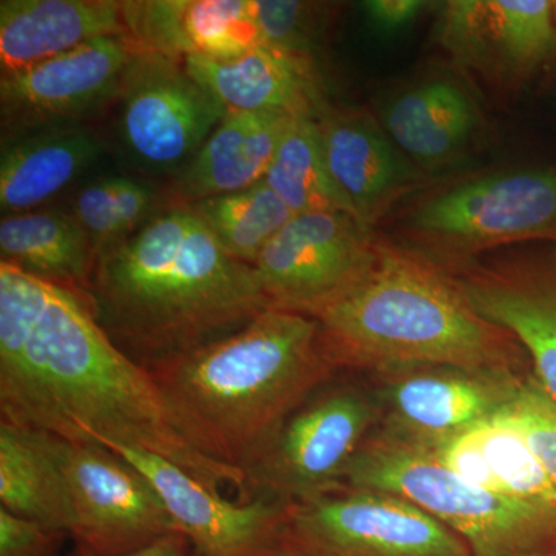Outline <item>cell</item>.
<instances>
[{
    "label": "cell",
    "mask_w": 556,
    "mask_h": 556,
    "mask_svg": "<svg viewBox=\"0 0 556 556\" xmlns=\"http://www.w3.org/2000/svg\"><path fill=\"white\" fill-rule=\"evenodd\" d=\"M182 61L228 112L318 116L328 108L311 58L260 46L230 60L190 56Z\"/></svg>",
    "instance_id": "obj_19"
},
{
    "label": "cell",
    "mask_w": 556,
    "mask_h": 556,
    "mask_svg": "<svg viewBox=\"0 0 556 556\" xmlns=\"http://www.w3.org/2000/svg\"><path fill=\"white\" fill-rule=\"evenodd\" d=\"M116 346L149 368L239 331L268 302L189 204L101 251L83 292Z\"/></svg>",
    "instance_id": "obj_2"
},
{
    "label": "cell",
    "mask_w": 556,
    "mask_h": 556,
    "mask_svg": "<svg viewBox=\"0 0 556 556\" xmlns=\"http://www.w3.org/2000/svg\"><path fill=\"white\" fill-rule=\"evenodd\" d=\"M75 218L89 236L97 255L119 243L112 177L91 182L80 190L75 201Z\"/></svg>",
    "instance_id": "obj_31"
},
{
    "label": "cell",
    "mask_w": 556,
    "mask_h": 556,
    "mask_svg": "<svg viewBox=\"0 0 556 556\" xmlns=\"http://www.w3.org/2000/svg\"><path fill=\"white\" fill-rule=\"evenodd\" d=\"M263 181L294 215L316 212L353 215L329 174L317 115L292 116Z\"/></svg>",
    "instance_id": "obj_27"
},
{
    "label": "cell",
    "mask_w": 556,
    "mask_h": 556,
    "mask_svg": "<svg viewBox=\"0 0 556 556\" xmlns=\"http://www.w3.org/2000/svg\"><path fill=\"white\" fill-rule=\"evenodd\" d=\"M378 420V407L350 388L311 399L247 470L251 500L289 504L342 484L345 468Z\"/></svg>",
    "instance_id": "obj_9"
},
{
    "label": "cell",
    "mask_w": 556,
    "mask_h": 556,
    "mask_svg": "<svg viewBox=\"0 0 556 556\" xmlns=\"http://www.w3.org/2000/svg\"><path fill=\"white\" fill-rule=\"evenodd\" d=\"M115 197L116 223L123 241L148 217L153 203V190L146 182L134 178L112 177Z\"/></svg>",
    "instance_id": "obj_33"
},
{
    "label": "cell",
    "mask_w": 556,
    "mask_h": 556,
    "mask_svg": "<svg viewBox=\"0 0 556 556\" xmlns=\"http://www.w3.org/2000/svg\"><path fill=\"white\" fill-rule=\"evenodd\" d=\"M189 206L206 223L229 255L252 266L266 244L294 217L265 181Z\"/></svg>",
    "instance_id": "obj_28"
},
{
    "label": "cell",
    "mask_w": 556,
    "mask_h": 556,
    "mask_svg": "<svg viewBox=\"0 0 556 556\" xmlns=\"http://www.w3.org/2000/svg\"><path fill=\"white\" fill-rule=\"evenodd\" d=\"M439 42L464 67L517 83L556 54L551 0H453L439 17Z\"/></svg>",
    "instance_id": "obj_14"
},
{
    "label": "cell",
    "mask_w": 556,
    "mask_h": 556,
    "mask_svg": "<svg viewBox=\"0 0 556 556\" xmlns=\"http://www.w3.org/2000/svg\"><path fill=\"white\" fill-rule=\"evenodd\" d=\"M47 438L67 485L78 548L126 556L179 533L159 492L126 459L101 445Z\"/></svg>",
    "instance_id": "obj_8"
},
{
    "label": "cell",
    "mask_w": 556,
    "mask_h": 556,
    "mask_svg": "<svg viewBox=\"0 0 556 556\" xmlns=\"http://www.w3.org/2000/svg\"><path fill=\"white\" fill-rule=\"evenodd\" d=\"M137 50L127 36H108L2 75V139L49 127L78 126L80 119L118 97Z\"/></svg>",
    "instance_id": "obj_12"
},
{
    "label": "cell",
    "mask_w": 556,
    "mask_h": 556,
    "mask_svg": "<svg viewBox=\"0 0 556 556\" xmlns=\"http://www.w3.org/2000/svg\"><path fill=\"white\" fill-rule=\"evenodd\" d=\"M412 229L428 247L459 255L519 241H556V167L464 182L417 207Z\"/></svg>",
    "instance_id": "obj_7"
},
{
    "label": "cell",
    "mask_w": 556,
    "mask_h": 556,
    "mask_svg": "<svg viewBox=\"0 0 556 556\" xmlns=\"http://www.w3.org/2000/svg\"><path fill=\"white\" fill-rule=\"evenodd\" d=\"M541 556H556V548L555 551L547 552V554L541 555Z\"/></svg>",
    "instance_id": "obj_36"
},
{
    "label": "cell",
    "mask_w": 556,
    "mask_h": 556,
    "mask_svg": "<svg viewBox=\"0 0 556 556\" xmlns=\"http://www.w3.org/2000/svg\"><path fill=\"white\" fill-rule=\"evenodd\" d=\"M278 556H473L438 519L402 497L340 485L287 504Z\"/></svg>",
    "instance_id": "obj_6"
},
{
    "label": "cell",
    "mask_w": 556,
    "mask_h": 556,
    "mask_svg": "<svg viewBox=\"0 0 556 556\" xmlns=\"http://www.w3.org/2000/svg\"><path fill=\"white\" fill-rule=\"evenodd\" d=\"M76 556H94L89 552L78 548V555ZM126 556H197L193 547L190 546L186 536L181 533H172L169 536L161 538L156 543L150 544V546L141 548V551L135 552V554Z\"/></svg>",
    "instance_id": "obj_35"
},
{
    "label": "cell",
    "mask_w": 556,
    "mask_h": 556,
    "mask_svg": "<svg viewBox=\"0 0 556 556\" xmlns=\"http://www.w3.org/2000/svg\"><path fill=\"white\" fill-rule=\"evenodd\" d=\"M504 415L511 420L556 486V402L535 378L519 379Z\"/></svg>",
    "instance_id": "obj_29"
},
{
    "label": "cell",
    "mask_w": 556,
    "mask_h": 556,
    "mask_svg": "<svg viewBox=\"0 0 556 556\" xmlns=\"http://www.w3.org/2000/svg\"><path fill=\"white\" fill-rule=\"evenodd\" d=\"M317 121L329 174L353 217L371 228L415 188L416 172L368 113L327 108Z\"/></svg>",
    "instance_id": "obj_16"
},
{
    "label": "cell",
    "mask_w": 556,
    "mask_h": 556,
    "mask_svg": "<svg viewBox=\"0 0 556 556\" xmlns=\"http://www.w3.org/2000/svg\"><path fill=\"white\" fill-rule=\"evenodd\" d=\"M201 455L247 470L336 368L316 318L269 308L239 331L146 368Z\"/></svg>",
    "instance_id": "obj_3"
},
{
    "label": "cell",
    "mask_w": 556,
    "mask_h": 556,
    "mask_svg": "<svg viewBox=\"0 0 556 556\" xmlns=\"http://www.w3.org/2000/svg\"><path fill=\"white\" fill-rule=\"evenodd\" d=\"M0 420L76 444L144 450L251 501L243 471L182 437L159 387L98 324L84 294L0 262Z\"/></svg>",
    "instance_id": "obj_1"
},
{
    "label": "cell",
    "mask_w": 556,
    "mask_h": 556,
    "mask_svg": "<svg viewBox=\"0 0 556 556\" xmlns=\"http://www.w3.org/2000/svg\"><path fill=\"white\" fill-rule=\"evenodd\" d=\"M554 17H555V24H556V0L554 2Z\"/></svg>",
    "instance_id": "obj_37"
},
{
    "label": "cell",
    "mask_w": 556,
    "mask_h": 556,
    "mask_svg": "<svg viewBox=\"0 0 556 556\" xmlns=\"http://www.w3.org/2000/svg\"><path fill=\"white\" fill-rule=\"evenodd\" d=\"M428 7L420 0H368L362 11L368 24L382 35H393L413 24Z\"/></svg>",
    "instance_id": "obj_34"
},
{
    "label": "cell",
    "mask_w": 556,
    "mask_h": 556,
    "mask_svg": "<svg viewBox=\"0 0 556 556\" xmlns=\"http://www.w3.org/2000/svg\"><path fill=\"white\" fill-rule=\"evenodd\" d=\"M402 497L459 536L473 556H541L556 548V511L486 492L427 445L383 430L365 439L342 484Z\"/></svg>",
    "instance_id": "obj_5"
},
{
    "label": "cell",
    "mask_w": 556,
    "mask_h": 556,
    "mask_svg": "<svg viewBox=\"0 0 556 556\" xmlns=\"http://www.w3.org/2000/svg\"><path fill=\"white\" fill-rule=\"evenodd\" d=\"M292 113L228 112L192 160L178 170L182 204L239 192L265 179Z\"/></svg>",
    "instance_id": "obj_21"
},
{
    "label": "cell",
    "mask_w": 556,
    "mask_h": 556,
    "mask_svg": "<svg viewBox=\"0 0 556 556\" xmlns=\"http://www.w3.org/2000/svg\"><path fill=\"white\" fill-rule=\"evenodd\" d=\"M0 507L51 532L72 533L67 485L49 438L0 420Z\"/></svg>",
    "instance_id": "obj_25"
},
{
    "label": "cell",
    "mask_w": 556,
    "mask_h": 556,
    "mask_svg": "<svg viewBox=\"0 0 556 556\" xmlns=\"http://www.w3.org/2000/svg\"><path fill=\"white\" fill-rule=\"evenodd\" d=\"M100 153V141L80 124L2 139L0 208L3 215L36 211L67 188Z\"/></svg>",
    "instance_id": "obj_23"
},
{
    "label": "cell",
    "mask_w": 556,
    "mask_h": 556,
    "mask_svg": "<svg viewBox=\"0 0 556 556\" xmlns=\"http://www.w3.org/2000/svg\"><path fill=\"white\" fill-rule=\"evenodd\" d=\"M383 391L387 428L420 444H434L497 415L514 396V372L416 368L394 372Z\"/></svg>",
    "instance_id": "obj_15"
},
{
    "label": "cell",
    "mask_w": 556,
    "mask_h": 556,
    "mask_svg": "<svg viewBox=\"0 0 556 556\" xmlns=\"http://www.w3.org/2000/svg\"><path fill=\"white\" fill-rule=\"evenodd\" d=\"M332 367L514 372L517 346L470 305L457 281L386 243L346 291L313 316Z\"/></svg>",
    "instance_id": "obj_4"
},
{
    "label": "cell",
    "mask_w": 556,
    "mask_h": 556,
    "mask_svg": "<svg viewBox=\"0 0 556 556\" xmlns=\"http://www.w3.org/2000/svg\"><path fill=\"white\" fill-rule=\"evenodd\" d=\"M119 97L124 144L153 170H181L228 113L185 61L155 51L137 50Z\"/></svg>",
    "instance_id": "obj_10"
},
{
    "label": "cell",
    "mask_w": 556,
    "mask_h": 556,
    "mask_svg": "<svg viewBox=\"0 0 556 556\" xmlns=\"http://www.w3.org/2000/svg\"><path fill=\"white\" fill-rule=\"evenodd\" d=\"M127 36L123 2L112 0H2V75L78 49L90 40Z\"/></svg>",
    "instance_id": "obj_20"
},
{
    "label": "cell",
    "mask_w": 556,
    "mask_h": 556,
    "mask_svg": "<svg viewBox=\"0 0 556 556\" xmlns=\"http://www.w3.org/2000/svg\"><path fill=\"white\" fill-rule=\"evenodd\" d=\"M149 479L197 556H278L287 504L266 497L232 503L163 457L109 447Z\"/></svg>",
    "instance_id": "obj_13"
},
{
    "label": "cell",
    "mask_w": 556,
    "mask_h": 556,
    "mask_svg": "<svg viewBox=\"0 0 556 556\" xmlns=\"http://www.w3.org/2000/svg\"><path fill=\"white\" fill-rule=\"evenodd\" d=\"M376 248L353 215L300 214L266 244L254 269L269 308L313 316L362 277Z\"/></svg>",
    "instance_id": "obj_11"
},
{
    "label": "cell",
    "mask_w": 556,
    "mask_h": 556,
    "mask_svg": "<svg viewBox=\"0 0 556 556\" xmlns=\"http://www.w3.org/2000/svg\"><path fill=\"white\" fill-rule=\"evenodd\" d=\"M0 254L14 268L80 294L89 287L97 260L78 219L60 211L3 215Z\"/></svg>",
    "instance_id": "obj_26"
},
{
    "label": "cell",
    "mask_w": 556,
    "mask_h": 556,
    "mask_svg": "<svg viewBox=\"0 0 556 556\" xmlns=\"http://www.w3.org/2000/svg\"><path fill=\"white\" fill-rule=\"evenodd\" d=\"M424 445L470 484L556 511V486L503 409L456 437Z\"/></svg>",
    "instance_id": "obj_22"
},
{
    "label": "cell",
    "mask_w": 556,
    "mask_h": 556,
    "mask_svg": "<svg viewBox=\"0 0 556 556\" xmlns=\"http://www.w3.org/2000/svg\"><path fill=\"white\" fill-rule=\"evenodd\" d=\"M479 316L526 348L533 378L556 402V265L515 262L457 280Z\"/></svg>",
    "instance_id": "obj_17"
},
{
    "label": "cell",
    "mask_w": 556,
    "mask_h": 556,
    "mask_svg": "<svg viewBox=\"0 0 556 556\" xmlns=\"http://www.w3.org/2000/svg\"><path fill=\"white\" fill-rule=\"evenodd\" d=\"M123 21L138 50L178 60H230L263 46L252 0L123 2Z\"/></svg>",
    "instance_id": "obj_18"
},
{
    "label": "cell",
    "mask_w": 556,
    "mask_h": 556,
    "mask_svg": "<svg viewBox=\"0 0 556 556\" xmlns=\"http://www.w3.org/2000/svg\"><path fill=\"white\" fill-rule=\"evenodd\" d=\"M477 119L473 101L447 79L427 80L399 94L383 118L397 149L426 167L442 166L459 155Z\"/></svg>",
    "instance_id": "obj_24"
},
{
    "label": "cell",
    "mask_w": 556,
    "mask_h": 556,
    "mask_svg": "<svg viewBox=\"0 0 556 556\" xmlns=\"http://www.w3.org/2000/svg\"><path fill=\"white\" fill-rule=\"evenodd\" d=\"M64 536L0 507V556H58Z\"/></svg>",
    "instance_id": "obj_32"
},
{
    "label": "cell",
    "mask_w": 556,
    "mask_h": 556,
    "mask_svg": "<svg viewBox=\"0 0 556 556\" xmlns=\"http://www.w3.org/2000/svg\"><path fill=\"white\" fill-rule=\"evenodd\" d=\"M263 46L311 56L316 46L320 14L317 3L298 0H252Z\"/></svg>",
    "instance_id": "obj_30"
}]
</instances>
